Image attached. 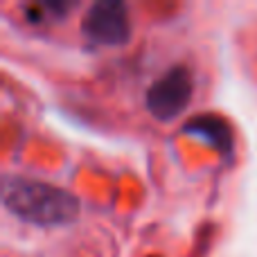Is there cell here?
Segmentation results:
<instances>
[{"mask_svg":"<svg viewBox=\"0 0 257 257\" xmlns=\"http://www.w3.org/2000/svg\"><path fill=\"white\" fill-rule=\"evenodd\" d=\"M3 205L18 219L36 226H66L79 214V199L72 192L21 176L3 181Z\"/></svg>","mask_w":257,"mask_h":257,"instance_id":"6da1fadb","label":"cell"},{"mask_svg":"<svg viewBox=\"0 0 257 257\" xmlns=\"http://www.w3.org/2000/svg\"><path fill=\"white\" fill-rule=\"evenodd\" d=\"M81 32L97 45H124L131 36V18L124 3L99 0L81 18Z\"/></svg>","mask_w":257,"mask_h":257,"instance_id":"3957f363","label":"cell"},{"mask_svg":"<svg viewBox=\"0 0 257 257\" xmlns=\"http://www.w3.org/2000/svg\"><path fill=\"white\" fill-rule=\"evenodd\" d=\"M183 133L199 138V140L214 147V149L221 151V154H230L232 151V133L221 117H214V115L192 117L190 122L183 124Z\"/></svg>","mask_w":257,"mask_h":257,"instance_id":"277c9868","label":"cell"},{"mask_svg":"<svg viewBox=\"0 0 257 257\" xmlns=\"http://www.w3.org/2000/svg\"><path fill=\"white\" fill-rule=\"evenodd\" d=\"M192 99V77L187 68L174 66L147 88L145 106L156 120L169 122L181 115Z\"/></svg>","mask_w":257,"mask_h":257,"instance_id":"7a4b0ae2","label":"cell"}]
</instances>
